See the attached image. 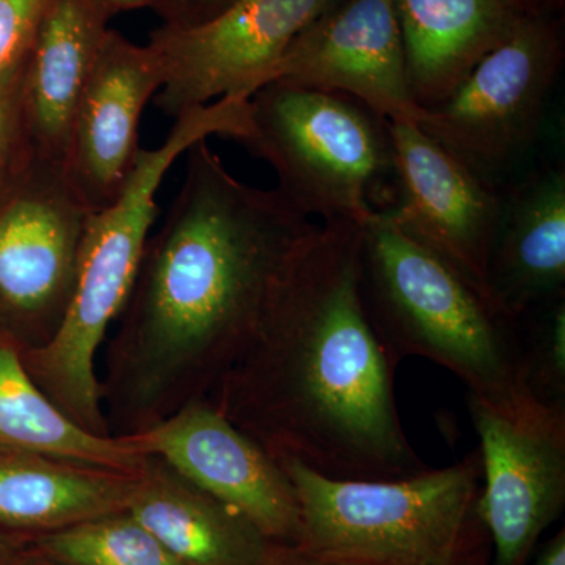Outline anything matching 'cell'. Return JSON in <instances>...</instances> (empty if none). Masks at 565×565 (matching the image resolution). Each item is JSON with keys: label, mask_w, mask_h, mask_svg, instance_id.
Segmentation results:
<instances>
[{"label": "cell", "mask_w": 565, "mask_h": 565, "mask_svg": "<svg viewBox=\"0 0 565 565\" xmlns=\"http://www.w3.org/2000/svg\"><path fill=\"white\" fill-rule=\"evenodd\" d=\"M318 226L277 189L237 180L206 140L141 253L102 381L111 434L206 399L239 360Z\"/></svg>", "instance_id": "obj_1"}, {"label": "cell", "mask_w": 565, "mask_h": 565, "mask_svg": "<svg viewBox=\"0 0 565 565\" xmlns=\"http://www.w3.org/2000/svg\"><path fill=\"white\" fill-rule=\"evenodd\" d=\"M360 252V223L318 226L206 401L275 459L337 479L408 478L430 467L401 423L396 366L362 299Z\"/></svg>", "instance_id": "obj_2"}, {"label": "cell", "mask_w": 565, "mask_h": 565, "mask_svg": "<svg viewBox=\"0 0 565 565\" xmlns=\"http://www.w3.org/2000/svg\"><path fill=\"white\" fill-rule=\"evenodd\" d=\"M360 289L394 366L422 356L504 414L548 411L523 384L520 319L503 313L455 267L415 243L388 211H375L362 225Z\"/></svg>", "instance_id": "obj_3"}, {"label": "cell", "mask_w": 565, "mask_h": 565, "mask_svg": "<svg viewBox=\"0 0 565 565\" xmlns=\"http://www.w3.org/2000/svg\"><path fill=\"white\" fill-rule=\"evenodd\" d=\"M172 131L154 150H143L118 199L92 212L82 239L76 288L54 338L21 352L25 367L52 403L88 433L111 434L102 399L98 355L117 322L150 237L163 178L181 154L211 136L250 137L248 99L222 98L174 118Z\"/></svg>", "instance_id": "obj_4"}, {"label": "cell", "mask_w": 565, "mask_h": 565, "mask_svg": "<svg viewBox=\"0 0 565 565\" xmlns=\"http://www.w3.org/2000/svg\"><path fill=\"white\" fill-rule=\"evenodd\" d=\"M300 509L296 545L343 565H492L479 514V448L440 470L388 481L329 478L277 459Z\"/></svg>", "instance_id": "obj_5"}, {"label": "cell", "mask_w": 565, "mask_h": 565, "mask_svg": "<svg viewBox=\"0 0 565 565\" xmlns=\"http://www.w3.org/2000/svg\"><path fill=\"white\" fill-rule=\"evenodd\" d=\"M245 147L270 163L277 191L307 217L366 223L371 195L394 174L390 121L341 93L267 84L250 99Z\"/></svg>", "instance_id": "obj_6"}, {"label": "cell", "mask_w": 565, "mask_h": 565, "mask_svg": "<svg viewBox=\"0 0 565 565\" xmlns=\"http://www.w3.org/2000/svg\"><path fill=\"white\" fill-rule=\"evenodd\" d=\"M563 63L556 22L527 13L416 126L501 192L527 170Z\"/></svg>", "instance_id": "obj_7"}, {"label": "cell", "mask_w": 565, "mask_h": 565, "mask_svg": "<svg viewBox=\"0 0 565 565\" xmlns=\"http://www.w3.org/2000/svg\"><path fill=\"white\" fill-rule=\"evenodd\" d=\"M90 214L61 162L31 152L0 181V333L21 352L62 326Z\"/></svg>", "instance_id": "obj_8"}, {"label": "cell", "mask_w": 565, "mask_h": 565, "mask_svg": "<svg viewBox=\"0 0 565 565\" xmlns=\"http://www.w3.org/2000/svg\"><path fill=\"white\" fill-rule=\"evenodd\" d=\"M343 0H236L195 28H161L148 46L162 66L156 106L178 118L222 98L250 99L294 41Z\"/></svg>", "instance_id": "obj_9"}, {"label": "cell", "mask_w": 565, "mask_h": 565, "mask_svg": "<svg viewBox=\"0 0 565 565\" xmlns=\"http://www.w3.org/2000/svg\"><path fill=\"white\" fill-rule=\"evenodd\" d=\"M467 405L481 440L479 514L492 565H526L565 508V414L508 415L473 394Z\"/></svg>", "instance_id": "obj_10"}, {"label": "cell", "mask_w": 565, "mask_h": 565, "mask_svg": "<svg viewBox=\"0 0 565 565\" xmlns=\"http://www.w3.org/2000/svg\"><path fill=\"white\" fill-rule=\"evenodd\" d=\"M129 437L145 455L250 520L269 541H299V503L281 465L206 399Z\"/></svg>", "instance_id": "obj_11"}, {"label": "cell", "mask_w": 565, "mask_h": 565, "mask_svg": "<svg viewBox=\"0 0 565 565\" xmlns=\"http://www.w3.org/2000/svg\"><path fill=\"white\" fill-rule=\"evenodd\" d=\"M267 84L341 93L392 122L423 117L393 0L338 3L294 41Z\"/></svg>", "instance_id": "obj_12"}, {"label": "cell", "mask_w": 565, "mask_h": 565, "mask_svg": "<svg viewBox=\"0 0 565 565\" xmlns=\"http://www.w3.org/2000/svg\"><path fill=\"white\" fill-rule=\"evenodd\" d=\"M390 134L399 188V202L388 210L393 221L489 296L487 263L500 222L501 192L415 122L390 121Z\"/></svg>", "instance_id": "obj_13"}, {"label": "cell", "mask_w": 565, "mask_h": 565, "mask_svg": "<svg viewBox=\"0 0 565 565\" xmlns=\"http://www.w3.org/2000/svg\"><path fill=\"white\" fill-rule=\"evenodd\" d=\"M161 63L110 29L71 120L63 172L92 212L109 206L128 184L141 148L145 107L161 90Z\"/></svg>", "instance_id": "obj_14"}, {"label": "cell", "mask_w": 565, "mask_h": 565, "mask_svg": "<svg viewBox=\"0 0 565 565\" xmlns=\"http://www.w3.org/2000/svg\"><path fill=\"white\" fill-rule=\"evenodd\" d=\"M487 292L520 318L565 297V167H530L501 191V214L487 263Z\"/></svg>", "instance_id": "obj_15"}, {"label": "cell", "mask_w": 565, "mask_h": 565, "mask_svg": "<svg viewBox=\"0 0 565 565\" xmlns=\"http://www.w3.org/2000/svg\"><path fill=\"white\" fill-rule=\"evenodd\" d=\"M115 14L104 0L44 3L22 85L25 137L32 154L63 163L74 110Z\"/></svg>", "instance_id": "obj_16"}, {"label": "cell", "mask_w": 565, "mask_h": 565, "mask_svg": "<svg viewBox=\"0 0 565 565\" xmlns=\"http://www.w3.org/2000/svg\"><path fill=\"white\" fill-rule=\"evenodd\" d=\"M412 96L433 109L530 11L522 0H393Z\"/></svg>", "instance_id": "obj_17"}, {"label": "cell", "mask_w": 565, "mask_h": 565, "mask_svg": "<svg viewBox=\"0 0 565 565\" xmlns=\"http://www.w3.org/2000/svg\"><path fill=\"white\" fill-rule=\"evenodd\" d=\"M126 511L184 565H263L273 545L250 520L151 455Z\"/></svg>", "instance_id": "obj_18"}, {"label": "cell", "mask_w": 565, "mask_h": 565, "mask_svg": "<svg viewBox=\"0 0 565 565\" xmlns=\"http://www.w3.org/2000/svg\"><path fill=\"white\" fill-rule=\"evenodd\" d=\"M136 475L0 449V530L36 535L125 511Z\"/></svg>", "instance_id": "obj_19"}, {"label": "cell", "mask_w": 565, "mask_h": 565, "mask_svg": "<svg viewBox=\"0 0 565 565\" xmlns=\"http://www.w3.org/2000/svg\"><path fill=\"white\" fill-rule=\"evenodd\" d=\"M0 449L137 475L148 455L129 435H96L71 419L33 381L21 351L0 333Z\"/></svg>", "instance_id": "obj_20"}, {"label": "cell", "mask_w": 565, "mask_h": 565, "mask_svg": "<svg viewBox=\"0 0 565 565\" xmlns=\"http://www.w3.org/2000/svg\"><path fill=\"white\" fill-rule=\"evenodd\" d=\"M31 548L50 565H184L126 509L32 535Z\"/></svg>", "instance_id": "obj_21"}, {"label": "cell", "mask_w": 565, "mask_h": 565, "mask_svg": "<svg viewBox=\"0 0 565 565\" xmlns=\"http://www.w3.org/2000/svg\"><path fill=\"white\" fill-rule=\"evenodd\" d=\"M526 392L548 411L565 414V297L520 318Z\"/></svg>", "instance_id": "obj_22"}, {"label": "cell", "mask_w": 565, "mask_h": 565, "mask_svg": "<svg viewBox=\"0 0 565 565\" xmlns=\"http://www.w3.org/2000/svg\"><path fill=\"white\" fill-rule=\"evenodd\" d=\"M25 58L0 74V181L31 154L22 114Z\"/></svg>", "instance_id": "obj_23"}, {"label": "cell", "mask_w": 565, "mask_h": 565, "mask_svg": "<svg viewBox=\"0 0 565 565\" xmlns=\"http://www.w3.org/2000/svg\"><path fill=\"white\" fill-rule=\"evenodd\" d=\"M46 0H0V74L24 61Z\"/></svg>", "instance_id": "obj_24"}, {"label": "cell", "mask_w": 565, "mask_h": 565, "mask_svg": "<svg viewBox=\"0 0 565 565\" xmlns=\"http://www.w3.org/2000/svg\"><path fill=\"white\" fill-rule=\"evenodd\" d=\"M236 0H158V13L167 28H195L221 14Z\"/></svg>", "instance_id": "obj_25"}, {"label": "cell", "mask_w": 565, "mask_h": 565, "mask_svg": "<svg viewBox=\"0 0 565 565\" xmlns=\"http://www.w3.org/2000/svg\"><path fill=\"white\" fill-rule=\"evenodd\" d=\"M263 565H343L316 557L296 544L273 542Z\"/></svg>", "instance_id": "obj_26"}, {"label": "cell", "mask_w": 565, "mask_h": 565, "mask_svg": "<svg viewBox=\"0 0 565 565\" xmlns=\"http://www.w3.org/2000/svg\"><path fill=\"white\" fill-rule=\"evenodd\" d=\"M31 555V535L0 530V565H24Z\"/></svg>", "instance_id": "obj_27"}, {"label": "cell", "mask_w": 565, "mask_h": 565, "mask_svg": "<svg viewBox=\"0 0 565 565\" xmlns=\"http://www.w3.org/2000/svg\"><path fill=\"white\" fill-rule=\"evenodd\" d=\"M533 565H565V530L550 539L535 557Z\"/></svg>", "instance_id": "obj_28"}, {"label": "cell", "mask_w": 565, "mask_h": 565, "mask_svg": "<svg viewBox=\"0 0 565 565\" xmlns=\"http://www.w3.org/2000/svg\"><path fill=\"white\" fill-rule=\"evenodd\" d=\"M111 9L121 13V11H132L141 9H158V0H104Z\"/></svg>", "instance_id": "obj_29"}, {"label": "cell", "mask_w": 565, "mask_h": 565, "mask_svg": "<svg viewBox=\"0 0 565 565\" xmlns=\"http://www.w3.org/2000/svg\"><path fill=\"white\" fill-rule=\"evenodd\" d=\"M530 13L548 14L552 10L559 9L563 0H522Z\"/></svg>", "instance_id": "obj_30"}, {"label": "cell", "mask_w": 565, "mask_h": 565, "mask_svg": "<svg viewBox=\"0 0 565 565\" xmlns=\"http://www.w3.org/2000/svg\"><path fill=\"white\" fill-rule=\"evenodd\" d=\"M24 565H50V564L44 563V561H41L40 557H36L32 553L31 557H29V559H28V563H25Z\"/></svg>", "instance_id": "obj_31"}]
</instances>
